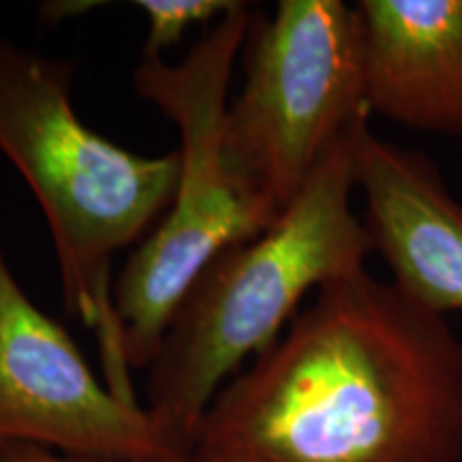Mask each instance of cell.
Instances as JSON below:
<instances>
[{"instance_id":"obj_1","label":"cell","mask_w":462,"mask_h":462,"mask_svg":"<svg viewBox=\"0 0 462 462\" xmlns=\"http://www.w3.org/2000/svg\"><path fill=\"white\" fill-rule=\"evenodd\" d=\"M189 462H462V340L368 270L328 282L223 385Z\"/></svg>"},{"instance_id":"obj_2","label":"cell","mask_w":462,"mask_h":462,"mask_svg":"<svg viewBox=\"0 0 462 462\" xmlns=\"http://www.w3.org/2000/svg\"><path fill=\"white\" fill-rule=\"evenodd\" d=\"M75 65L0 37V152L48 221L62 296L99 345L103 383L140 404L114 302V259L170 210L180 154L143 157L79 120Z\"/></svg>"},{"instance_id":"obj_3","label":"cell","mask_w":462,"mask_h":462,"mask_svg":"<svg viewBox=\"0 0 462 462\" xmlns=\"http://www.w3.org/2000/svg\"><path fill=\"white\" fill-rule=\"evenodd\" d=\"M368 123L338 142L274 225L212 259L173 313L148 368L146 409L187 458L215 396L281 337L302 300L366 270L373 240L351 198Z\"/></svg>"},{"instance_id":"obj_4","label":"cell","mask_w":462,"mask_h":462,"mask_svg":"<svg viewBox=\"0 0 462 462\" xmlns=\"http://www.w3.org/2000/svg\"><path fill=\"white\" fill-rule=\"evenodd\" d=\"M236 5L178 65L142 56L133 88L180 133V176L170 210L126 259L114 285L131 373L150 368L189 289L212 259L270 227L246 204L223 157V126L234 65L255 20Z\"/></svg>"},{"instance_id":"obj_5","label":"cell","mask_w":462,"mask_h":462,"mask_svg":"<svg viewBox=\"0 0 462 462\" xmlns=\"http://www.w3.org/2000/svg\"><path fill=\"white\" fill-rule=\"evenodd\" d=\"M242 60L223 157L246 204L274 225L338 142L371 120L356 5L281 0L270 17L255 14Z\"/></svg>"},{"instance_id":"obj_6","label":"cell","mask_w":462,"mask_h":462,"mask_svg":"<svg viewBox=\"0 0 462 462\" xmlns=\"http://www.w3.org/2000/svg\"><path fill=\"white\" fill-rule=\"evenodd\" d=\"M0 443L106 462H189L143 404L125 402L95 377L65 328L20 287L3 245Z\"/></svg>"},{"instance_id":"obj_7","label":"cell","mask_w":462,"mask_h":462,"mask_svg":"<svg viewBox=\"0 0 462 462\" xmlns=\"http://www.w3.org/2000/svg\"><path fill=\"white\" fill-rule=\"evenodd\" d=\"M354 171L364 225L392 282L439 315L462 313V204L439 167L366 125L356 142Z\"/></svg>"},{"instance_id":"obj_8","label":"cell","mask_w":462,"mask_h":462,"mask_svg":"<svg viewBox=\"0 0 462 462\" xmlns=\"http://www.w3.org/2000/svg\"><path fill=\"white\" fill-rule=\"evenodd\" d=\"M371 116L462 135V0H360Z\"/></svg>"},{"instance_id":"obj_9","label":"cell","mask_w":462,"mask_h":462,"mask_svg":"<svg viewBox=\"0 0 462 462\" xmlns=\"http://www.w3.org/2000/svg\"><path fill=\"white\" fill-rule=\"evenodd\" d=\"M238 0H137L135 7L146 15L148 37L142 56L163 58L180 43L184 32L195 24L221 20Z\"/></svg>"},{"instance_id":"obj_10","label":"cell","mask_w":462,"mask_h":462,"mask_svg":"<svg viewBox=\"0 0 462 462\" xmlns=\"http://www.w3.org/2000/svg\"><path fill=\"white\" fill-rule=\"evenodd\" d=\"M0 462H106L75 458L32 443H0Z\"/></svg>"}]
</instances>
